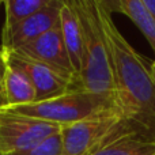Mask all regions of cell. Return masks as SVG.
<instances>
[{
	"label": "cell",
	"instance_id": "obj_1",
	"mask_svg": "<svg viewBox=\"0 0 155 155\" xmlns=\"http://www.w3.org/2000/svg\"><path fill=\"white\" fill-rule=\"evenodd\" d=\"M98 2V12L109 49L116 109L132 125L155 135V82L151 65L120 33L106 2Z\"/></svg>",
	"mask_w": 155,
	"mask_h": 155
},
{
	"label": "cell",
	"instance_id": "obj_2",
	"mask_svg": "<svg viewBox=\"0 0 155 155\" xmlns=\"http://www.w3.org/2000/svg\"><path fill=\"white\" fill-rule=\"evenodd\" d=\"M79 15L83 35V64L80 88L99 95L113 97V75L109 49L102 29L97 0H72Z\"/></svg>",
	"mask_w": 155,
	"mask_h": 155
},
{
	"label": "cell",
	"instance_id": "obj_3",
	"mask_svg": "<svg viewBox=\"0 0 155 155\" xmlns=\"http://www.w3.org/2000/svg\"><path fill=\"white\" fill-rule=\"evenodd\" d=\"M110 109H116L113 97L99 95L79 87L46 101H37L21 106L3 107L0 110L64 127Z\"/></svg>",
	"mask_w": 155,
	"mask_h": 155
},
{
	"label": "cell",
	"instance_id": "obj_4",
	"mask_svg": "<svg viewBox=\"0 0 155 155\" xmlns=\"http://www.w3.org/2000/svg\"><path fill=\"white\" fill-rule=\"evenodd\" d=\"M136 128L117 109L61 127V155H94L114 136ZM137 129V128H136Z\"/></svg>",
	"mask_w": 155,
	"mask_h": 155
},
{
	"label": "cell",
	"instance_id": "obj_5",
	"mask_svg": "<svg viewBox=\"0 0 155 155\" xmlns=\"http://www.w3.org/2000/svg\"><path fill=\"white\" fill-rule=\"evenodd\" d=\"M60 129L57 124L0 110V155L29 150Z\"/></svg>",
	"mask_w": 155,
	"mask_h": 155
},
{
	"label": "cell",
	"instance_id": "obj_6",
	"mask_svg": "<svg viewBox=\"0 0 155 155\" xmlns=\"http://www.w3.org/2000/svg\"><path fill=\"white\" fill-rule=\"evenodd\" d=\"M4 53L8 61L21 67L30 78L33 87L35 90V102L46 101V99L65 94L72 88H79V86L75 82L63 76L53 68L48 67L37 60L30 59L16 51L4 49Z\"/></svg>",
	"mask_w": 155,
	"mask_h": 155
},
{
	"label": "cell",
	"instance_id": "obj_7",
	"mask_svg": "<svg viewBox=\"0 0 155 155\" xmlns=\"http://www.w3.org/2000/svg\"><path fill=\"white\" fill-rule=\"evenodd\" d=\"M14 51L53 68L54 71H57L59 74L68 78L72 82H75L80 87L79 76L75 72L72 64H71L70 57H68L60 27L45 33L41 37L35 38L34 41H31V42L26 44V45L21 46L18 49H14Z\"/></svg>",
	"mask_w": 155,
	"mask_h": 155
},
{
	"label": "cell",
	"instance_id": "obj_8",
	"mask_svg": "<svg viewBox=\"0 0 155 155\" xmlns=\"http://www.w3.org/2000/svg\"><path fill=\"white\" fill-rule=\"evenodd\" d=\"M61 7L63 0H48V3L41 10L22 22L12 31L3 35L0 45L4 49L14 51L34 41L45 33L60 27Z\"/></svg>",
	"mask_w": 155,
	"mask_h": 155
},
{
	"label": "cell",
	"instance_id": "obj_9",
	"mask_svg": "<svg viewBox=\"0 0 155 155\" xmlns=\"http://www.w3.org/2000/svg\"><path fill=\"white\" fill-rule=\"evenodd\" d=\"M60 31L71 64L79 76L83 64V35L79 15L72 0H63L60 11Z\"/></svg>",
	"mask_w": 155,
	"mask_h": 155
},
{
	"label": "cell",
	"instance_id": "obj_10",
	"mask_svg": "<svg viewBox=\"0 0 155 155\" xmlns=\"http://www.w3.org/2000/svg\"><path fill=\"white\" fill-rule=\"evenodd\" d=\"M94 155H155V135L132 128L114 136Z\"/></svg>",
	"mask_w": 155,
	"mask_h": 155
},
{
	"label": "cell",
	"instance_id": "obj_11",
	"mask_svg": "<svg viewBox=\"0 0 155 155\" xmlns=\"http://www.w3.org/2000/svg\"><path fill=\"white\" fill-rule=\"evenodd\" d=\"M3 93H4V107L21 106L35 102V90L30 78L21 67L8 60Z\"/></svg>",
	"mask_w": 155,
	"mask_h": 155
},
{
	"label": "cell",
	"instance_id": "obj_12",
	"mask_svg": "<svg viewBox=\"0 0 155 155\" xmlns=\"http://www.w3.org/2000/svg\"><path fill=\"white\" fill-rule=\"evenodd\" d=\"M109 8L127 15L136 27L142 31L144 38L148 41L151 49L155 52V19L146 10L143 0H118V2H106Z\"/></svg>",
	"mask_w": 155,
	"mask_h": 155
},
{
	"label": "cell",
	"instance_id": "obj_13",
	"mask_svg": "<svg viewBox=\"0 0 155 155\" xmlns=\"http://www.w3.org/2000/svg\"><path fill=\"white\" fill-rule=\"evenodd\" d=\"M48 0H3L5 21L3 26V35L8 34L22 22L44 7Z\"/></svg>",
	"mask_w": 155,
	"mask_h": 155
},
{
	"label": "cell",
	"instance_id": "obj_14",
	"mask_svg": "<svg viewBox=\"0 0 155 155\" xmlns=\"http://www.w3.org/2000/svg\"><path fill=\"white\" fill-rule=\"evenodd\" d=\"M61 154H63V139H61V129H60L57 134L46 137L45 140L33 146L29 150H25L11 155H61Z\"/></svg>",
	"mask_w": 155,
	"mask_h": 155
},
{
	"label": "cell",
	"instance_id": "obj_15",
	"mask_svg": "<svg viewBox=\"0 0 155 155\" xmlns=\"http://www.w3.org/2000/svg\"><path fill=\"white\" fill-rule=\"evenodd\" d=\"M5 70H7V60H5V53L3 46L0 45V109L4 107V76H5Z\"/></svg>",
	"mask_w": 155,
	"mask_h": 155
},
{
	"label": "cell",
	"instance_id": "obj_16",
	"mask_svg": "<svg viewBox=\"0 0 155 155\" xmlns=\"http://www.w3.org/2000/svg\"><path fill=\"white\" fill-rule=\"evenodd\" d=\"M143 4L148 11V14L155 19V0H143Z\"/></svg>",
	"mask_w": 155,
	"mask_h": 155
},
{
	"label": "cell",
	"instance_id": "obj_17",
	"mask_svg": "<svg viewBox=\"0 0 155 155\" xmlns=\"http://www.w3.org/2000/svg\"><path fill=\"white\" fill-rule=\"evenodd\" d=\"M151 74H153V78H154V82H155V60L151 64Z\"/></svg>",
	"mask_w": 155,
	"mask_h": 155
},
{
	"label": "cell",
	"instance_id": "obj_18",
	"mask_svg": "<svg viewBox=\"0 0 155 155\" xmlns=\"http://www.w3.org/2000/svg\"><path fill=\"white\" fill-rule=\"evenodd\" d=\"M2 5H3V2H2V0H0V7H2Z\"/></svg>",
	"mask_w": 155,
	"mask_h": 155
}]
</instances>
